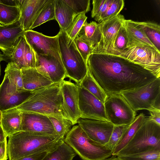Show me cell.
Here are the masks:
<instances>
[{"label":"cell","instance_id":"816d5d0a","mask_svg":"<svg viewBox=\"0 0 160 160\" xmlns=\"http://www.w3.org/2000/svg\"><path fill=\"white\" fill-rule=\"evenodd\" d=\"M2 25L0 24V26H1Z\"/></svg>","mask_w":160,"mask_h":160},{"label":"cell","instance_id":"4316f807","mask_svg":"<svg viewBox=\"0 0 160 160\" xmlns=\"http://www.w3.org/2000/svg\"><path fill=\"white\" fill-rule=\"evenodd\" d=\"M5 75L12 87L18 91L26 90L23 88L21 69L15 63L9 62L5 70Z\"/></svg>","mask_w":160,"mask_h":160},{"label":"cell","instance_id":"8992f818","mask_svg":"<svg viewBox=\"0 0 160 160\" xmlns=\"http://www.w3.org/2000/svg\"><path fill=\"white\" fill-rule=\"evenodd\" d=\"M160 150V125L145 117L142 125L128 144L117 155H131Z\"/></svg>","mask_w":160,"mask_h":160},{"label":"cell","instance_id":"3957f363","mask_svg":"<svg viewBox=\"0 0 160 160\" xmlns=\"http://www.w3.org/2000/svg\"><path fill=\"white\" fill-rule=\"evenodd\" d=\"M62 104L60 82L36 89L28 99L17 108L21 112L65 118Z\"/></svg>","mask_w":160,"mask_h":160},{"label":"cell","instance_id":"f546056e","mask_svg":"<svg viewBox=\"0 0 160 160\" xmlns=\"http://www.w3.org/2000/svg\"><path fill=\"white\" fill-rule=\"evenodd\" d=\"M147 36L154 45L160 51V26L151 22H138Z\"/></svg>","mask_w":160,"mask_h":160},{"label":"cell","instance_id":"4fadbf2b","mask_svg":"<svg viewBox=\"0 0 160 160\" xmlns=\"http://www.w3.org/2000/svg\"><path fill=\"white\" fill-rule=\"evenodd\" d=\"M37 71L53 83L60 82L66 78V72L61 58L52 55L35 53Z\"/></svg>","mask_w":160,"mask_h":160},{"label":"cell","instance_id":"6da1fadb","mask_svg":"<svg viewBox=\"0 0 160 160\" xmlns=\"http://www.w3.org/2000/svg\"><path fill=\"white\" fill-rule=\"evenodd\" d=\"M86 64L108 96L142 87L158 78L141 66L118 55L92 53Z\"/></svg>","mask_w":160,"mask_h":160},{"label":"cell","instance_id":"ffe728a7","mask_svg":"<svg viewBox=\"0 0 160 160\" xmlns=\"http://www.w3.org/2000/svg\"><path fill=\"white\" fill-rule=\"evenodd\" d=\"M128 35V43L127 48L134 46H147L159 51L147 36L138 22L125 19L123 22Z\"/></svg>","mask_w":160,"mask_h":160},{"label":"cell","instance_id":"83f0119b","mask_svg":"<svg viewBox=\"0 0 160 160\" xmlns=\"http://www.w3.org/2000/svg\"><path fill=\"white\" fill-rule=\"evenodd\" d=\"M20 15L19 7L0 2V24L2 25L11 24L19 20Z\"/></svg>","mask_w":160,"mask_h":160},{"label":"cell","instance_id":"44dd1931","mask_svg":"<svg viewBox=\"0 0 160 160\" xmlns=\"http://www.w3.org/2000/svg\"><path fill=\"white\" fill-rule=\"evenodd\" d=\"M24 89L33 91L53 83L39 72L36 68L21 69Z\"/></svg>","mask_w":160,"mask_h":160},{"label":"cell","instance_id":"d6986e66","mask_svg":"<svg viewBox=\"0 0 160 160\" xmlns=\"http://www.w3.org/2000/svg\"><path fill=\"white\" fill-rule=\"evenodd\" d=\"M48 0H22L19 7V21L24 31L30 29L39 13Z\"/></svg>","mask_w":160,"mask_h":160},{"label":"cell","instance_id":"7a4b0ae2","mask_svg":"<svg viewBox=\"0 0 160 160\" xmlns=\"http://www.w3.org/2000/svg\"><path fill=\"white\" fill-rule=\"evenodd\" d=\"M8 160L17 159L35 153L49 152L64 140L57 135L20 131L8 137Z\"/></svg>","mask_w":160,"mask_h":160},{"label":"cell","instance_id":"484cf974","mask_svg":"<svg viewBox=\"0 0 160 160\" xmlns=\"http://www.w3.org/2000/svg\"><path fill=\"white\" fill-rule=\"evenodd\" d=\"M77 154L64 140L48 152L42 160H72Z\"/></svg>","mask_w":160,"mask_h":160},{"label":"cell","instance_id":"7dc6e473","mask_svg":"<svg viewBox=\"0 0 160 160\" xmlns=\"http://www.w3.org/2000/svg\"><path fill=\"white\" fill-rule=\"evenodd\" d=\"M111 157H109L102 160H121L118 156L115 155H112Z\"/></svg>","mask_w":160,"mask_h":160},{"label":"cell","instance_id":"bcb514c9","mask_svg":"<svg viewBox=\"0 0 160 160\" xmlns=\"http://www.w3.org/2000/svg\"><path fill=\"white\" fill-rule=\"evenodd\" d=\"M7 137L1 125L0 124V142L7 140Z\"/></svg>","mask_w":160,"mask_h":160},{"label":"cell","instance_id":"8d00e7d4","mask_svg":"<svg viewBox=\"0 0 160 160\" xmlns=\"http://www.w3.org/2000/svg\"><path fill=\"white\" fill-rule=\"evenodd\" d=\"M124 5V1L123 0H111L110 3L101 18L100 23L109 20L120 14Z\"/></svg>","mask_w":160,"mask_h":160},{"label":"cell","instance_id":"f6af8a7d","mask_svg":"<svg viewBox=\"0 0 160 160\" xmlns=\"http://www.w3.org/2000/svg\"><path fill=\"white\" fill-rule=\"evenodd\" d=\"M22 0H0V2L3 4L13 6H16L19 8Z\"/></svg>","mask_w":160,"mask_h":160},{"label":"cell","instance_id":"836d02e7","mask_svg":"<svg viewBox=\"0 0 160 160\" xmlns=\"http://www.w3.org/2000/svg\"><path fill=\"white\" fill-rule=\"evenodd\" d=\"M118 156L121 160H160V150H153L131 155Z\"/></svg>","mask_w":160,"mask_h":160},{"label":"cell","instance_id":"e0dca14e","mask_svg":"<svg viewBox=\"0 0 160 160\" xmlns=\"http://www.w3.org/2000/svg\"><path fill=\"white\" fill-rule=\"evenodd\" d=\"M21 131L57 135L48 116L25 112H21Z\"/></svg>","mask_w":160,"mask_h":160},{"label":"cell","instance_id":"d590c367","mask_svg":"<svg viewBox=\"0 0 160 160\" xmlns=\"http://www.w3.org/2000/svg\"><path fill=\"white\" fill-rule=\"evenodd\" d=\"M128 43V39L126 29L123 25L118 30L114 42V52L113 55H117L127 48Z\"/></svg>","mask_w":160,"mask_h":160},{"label":"cell","instance_id":"7c38bea8","mask_svg":"<svg viewBox=\"0 0 160 160\" xmlns=\"http://www.w3.org/2000/svg\"><path fill=\"white\" fill-rule=\"evenodd\" d=\"M61 84L64 116L74 125L77 123L78 120L81 117L78 103V86L77 84L70 80H64Z\"/></svg>","mask_w":160,"mask_h":160},{"label":"cell","instance_id":"1f68e13d","mask_svg":"<svg viewBox=\"0 0 160 160\" xmlns=\"http://www.w3.org/2000/svg\"><path fill=\"white\" fill-rule=\"evenodd\" d=\"M52 123L57 135L64 140L66 135L73 126L72 122L62 117L48 116Z\"/></svg>","mask_w":160,"mask_h":160},{"label":"cell","instance_id":"cb8c5ba5","mask_svg":"<svg viewBox=\"0 0 160 160\" xmlns=\"http://www.w3.org/2000/svg\"><path fill=\"white\" fill-rule=\"evenodd\" d=\"M99 23L95 21H86L78 32V36L94 49L99 43L101 37Z\"/></svg>","mask_w":160,"mask_h":160},{"label":"cell","instance_id":"5bb4252c","mask_svg":"<svg viewBox=\"0 0 160 160\" xmlns=\"http://www.w3.org/2000/svg\"><path fill=\"white\" fill-rule=\"evenodd\" d=\"M23 35L35 54L60 57L57 35L48 36L32 29L25 31Z\"/></svg>","mask_w":160,"mask_h":160},{"label":"cell","instance_id":"9c48e42d","mask_svg":"<svg viewBox=\"0 0 160 160\" xmlns=\"http://www.w3.org/2000/svg\"><path fill=\"white\" fill-rule=\"evenodd\" d=\"M104 104L108 121L114 126L129 125L136 118V111L120 94L108 96Z\"/></svg>","mask_w":160,"mask_h":160},{"label":"cell","instance_id":"5b68a950","mask_svg":"<svg viewBox=\"0 0 160 160\" xmlns=\"http://www.w3.org/2000/svg\"><path fill=\"white\" fill-rule=\"evenodd\" d=\"M64 141L83 160H102L112 155L111 150L90 139L78 124L72 127Z\"/></svg>","mask_w":160,"mask_h":160},{"label":"cell","instance_id":"9a60e30c","mask_svg":"<svg viewBox=\"0 0 160 160\" xmlns=\"http://www.w3.org/2000/svg\"><path fill=\"white\" fill-rule=\"evenodd\" d=\"M77 123L90 139L103 145L108 142L114 126L108 121L81 118Z\"/></svg>","mask_w":160,"mask_h":160},{"label":"cell","instance_id":"52a82bcc","mask_svg":"<svg viewBox=\"0 0 160 160\" xmlns=\"http://www.w3.org/2000/svg\"><path fill=\"white\" fill-rule=\"evenodd\" d=\"M135 111L160 112V78L139 88L120 94Z\"/></svg>","mask_w":160,"mask_h":160},{"label":"cell","instance_id":"f1b7e54d","mask_svg":"<svg viewBox=\"0 0 160 160\" xmlns=\"http://www.w3.org/2000/svg\"><path fill=\"white\" fill-rule=\"evenodd\" d=\"M78 84L89 91L101 102L104 103L108 96L94 80L88 70L85 77Z\"/></svg>","mask_w":160,"mask_h":160},{"label":"cell","instance_id":"74e56055","mask_svg":"<svg viewBox=\"0 0 160 160\" xmlns=\"http://www.w3.org/2000/svg\"><path fill=\"white\" fill-rule=\"evenodd\" d=\"M87 18L84 13L79 14L74 18L72 23L66 32L71 39L74 40L78 35Z\"/></svg>","mask_w":160,"mask_h":160},{"label":"cell","instance_id":"f35d334b","mask_svg":"<svg viewBox=\"0 0 160 160\" xmlns=\"http://www.w3.org/2000/svg\"><path fill=\"white\" fill-rule=\"evenodd\" d=\"M129 125L114 126L109 140L106 145L112 152L123 134Z\"/></svg>","mask_w":160,"mask_h":160},{"label":"cell","instance_id":"7bdbcfd3","mask_svg":"<svg viewBox=\"0 0 160 160\" xmlns=\"http://www.w3.org/2000/svg\"><path fill=\"white\" fill-rule=\"evenodd\" d=\"M7 140L0 142V160H8Z\"/></svg>","mask_w":160,"mask_h":160},{"label":"cell","instance_id":"ac0fdd59","mask_svg":"<svg viewBox=\"0 0 160 160\" xmlns=\"http://www.w3.org/2000/svg\"><path fill=\"white\" fill-rule=\"evenodd\" d=\"M24 31L19 20L0 26V49L3 52L5 61L9 60Z\"/></svg>","mask_w":160,"mask_h":160},{"label":"cell","instance_id":"c3c4849f","mask_svg":"<svg viewBox=\"0 0 160 160\" xmlns=\"http://www.w3.org/2000/svg\"><path fill=\"white\" fill-rule=\"evenodd\" d=\"M3 60H4V56L3 53H2L0 52V62Z\"/></svg>","mask_w":160,"mask_h":160},{"label":"cell","instance_id":"b9f144b4","mask_svg":"<svg viewBox=\"0 0 160 160\" xmlns=\"http://www.w3.org/2000/svg\"><path fill=\"white\" fill-rule=\"evenodd\" d=\"M47 152L45 151L37 153L14 160H42Z\"/></svg>","mask_w":160,"mask_h":160},{"label":"cell","instance_id":"ab89813d","mask_svg":"<svg viewBox=\"0 0 160 160\" xmlns=\"http://www.w3.org/2000/svg\"><path fill=\"white\" fill-rule=\"evenodd\" d=\"M78 14L86 13L90 10V0H63Z\"/></svg>","mask_w":160,"mask_h":160},{"label":"cell","instance_id":"ba28073f","mask_svg":"<svg viewBox=\"0 0 160 160\" xmlns=\"http://www.w3.org/2000/svg\"><path fill=\"white\" fill-rule=\"evenodd\" d=\"M139 65L157 78L160 77V52L147 46L127 48L117 55Z\"/></svg>","mask_w":160,"mask_h":160},{"label":"cell","instance_id":"60d3db41","mask_svg":"<svg viewBox=\"0 0 160 160\" xmlns=\"http://www.w3.org/2000/svg\"><path fill=\"white\" fill-rule=\"evenodd\" d=\"M74 41L78 50L86 63L88 57L92 53L93 48L80 38L78 35L76 37Z\"/></svg>","mask_w":160,"mask_h":160},{"label":"cell","instance_id":"e575fe53","mask_svg":"<svg viewBox=\"0 0 160 160\" xmlns=\"http://www.w3.org/2000/svg\"><path fill=\"white\" fill-rule=\"evenodd\" d=\"M111 0H93L91 17L100 23L101 18L107 10Z\"/></svg>","mask_w":160,"mask_h":160},{"label":"cell","instance_id":"2e32d148","mask_svg":"<svg viewBox=\"0 0 160 160\" xmlns=\"http://www.w3.org/2000/svg\"><path fill=\"white\" fill-rule=\"evenodd\" d=\"M36 90L17 91L10 84L4 75L0 84V110L2 112L17 107L28 99Z\"/></svg>","mask_w":160,"mask_h":160},{"label":"cell","instance_id":"603a6c76","mask_svg":"<svg viewBox=\"0 0 160 160\" xmlns=\"http://www.w3.org/2000/svg\"><path fill=\"white\" fill-rule=\"evenodd\" d=\"M55 19L66 32L78 14L63 0H54Z\"/></svg>","mask_w":160,"mask_h":160},{"label":"cell","instance_id":"f907efd6","mask_svg":"<svg viewBox=\"0 0 160 160\" xmlns=\"http://www.w3.org/2000/svg\"><path fill=\"white\" fill-rule=\"evenodd\" d=\"M1 74V66L0 64V76Z\"/></svg>","mask_w":160,"mask_h":160},{"label":"cell","instance_id":"681fc988","mask_svg":"<svg viewBox=\"0 0 160 160\" xmlns=\"http://www.w3.org/2000/svg\"><path fill=\"white\" fill-rule=\"evenodd\" d=\"M2 111L0 110V124L1 125Z\"/></svg>","mask_w":160,"mask_h":160},{"label":"cell","instance_id":"7402d4cb","mask_svg":"<svg viewBox=\"0 0 160 160\" xmlns=\"http://www.w3.org/2000/svg\"><path fill=\"white\" fill-rule=\"evenodd\" d=\"M21 112L17 107L2 112L1 126L7 137L21 131Z\"/></svg>","mask_w":160,"mask_h":160},{"label":"cell","instance_id":"d6a6232c","mask_svg":"<svg viewBox=\"0 0 160 160\" xmlns=\"http://www.w3.org/2000/svg\"><path fill=\"white\" fill-rule=\"evenodd\" d=\"M26 40L23 34L21 37L9 59V62L16 64L20 68H24V54Z\"/></svg>","mask_w":160,"mask_h":160},{"label":"cell","instance_id":"ee69618b","mask_svg":"<svg viewBox=\"0 0 160 160\" xmlns=\"http://www.w3.org/2000/svg\"><path fill=\"white\" fill-rule=\"evenodd\" d=\"M150 116L148 117L149 119L157 124L160 125V112H149Z\"/></svg>","mask_w":160,"mask_h":160},{"label":"cell","instance_id":"30bf717a","mask_svg":"<svg viewBox=\"0 0 160 160\" xmlns=\"http://www.w3.org/2000/svg\"><path fill=\"white\" fill-rule=\"evenodd\" d=\"M77 84L80 118L108 121L104 103L85 88Z\"/></svg>","mask_w":160,"mask_h":160},{"label":"cell","instance_id":"277c9868","mask_svg":"<svg viewBox=\"0 0 160 160\" xmlns=\"http://www.w3.org/2000/svg\"><path fill=\"white\" fill-rule=\"evenodd\" d=\"M60 57L68 78L76 84L79 83L88 72L86 63L78 50L74 40L66 32L60 29L57 34Z\"/></svg>","mask_w":160,"mask_h":160},{"label":"cell","instance_id":"d4e9b609","mask_svg":"<svg viewBox=\"0 0 160 160\" xmlns=\"http://www.w3.org/2000/svg\"><path fill=\"white\" fill-rule=\"evenodd\" d=\"M145 117L143 113H141L136 117L133 122L129 125L123 134L115 148L112 152V155H117L126 146L141 127Z\"/></svg>","mask_w":160,"mask_h":160},{"label":"cell","instance_id":"4dcf8cb0","mask_svg":"<svg viewBox=\"0 0 160 160\" xmlns=\"http://www.w3.org/2000/svg\"><path fill=\"white\" fill-rule=\"evenodd\" d=\"M54 1L48 0L40 11L30 29H32L48 21L55 19Z\"/></svg>","mask_w":160,"mask_h":160},{"label":"cell","instance_id":"8fae6325","mask_svg":"<svg viewBox=\"0 0 160 160\" xmlns=\"http://www.w3.org/2000/svg\"><path fill=\"white\" fill-rule=\"evenodd\" d=\"M125 19L123 15L119 14L109 20L98 23L101 37L99 43L94 48L92 53L114 54L115 38Z\"/></svg>","mask_w":160,"mask_h":160}]
</instances>
